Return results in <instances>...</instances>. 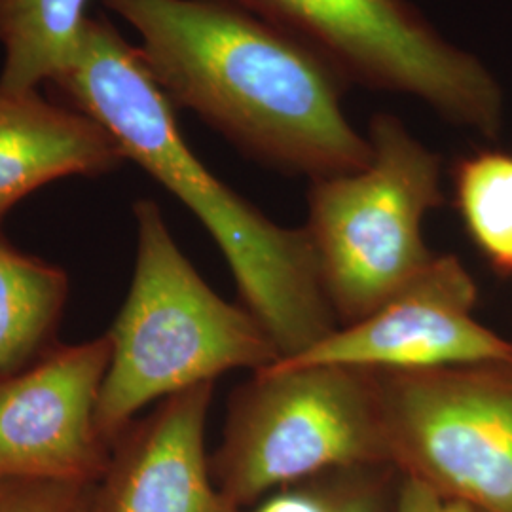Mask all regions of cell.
<instances>
[{
	"label": "cell",
	"instance_id": "obj_18",
	"mask_svg": "<svg viewBox=\"0 0 512 512\" xmlns=\"http://www.w3.org/2000/svg\"><path fill=\"white\" fill-rule=\"evenodd\" d=\"M440 512H484L480 509H476L469 503H463V501H450V499H442V507Z\"/></svg>",
	"mask_w": 512,
	"mask_h": 512
},
{
	"label": "cell",
	"instance_id": "obj_9",
	"mask_svg": "<svg viewBox=\"0 0 512 512\" xmlns=\"http://www.w3.org/2000/svg\"><path fill=\"white\" fill-rule=\"evenodd\" d=\"M109 334L57 348L0 378V480L95 486L112 448L97 427Z\"/></svg>",
	"mask_w": 512,
	"mask_h": 512
},
{
	"label": "cell",
	"instance_id": "obj_11",
	"mask_svg": "<svg viewBox=\"0 0 512 512\" xmlns=\"http://www.w3.org/2000/svg\"><path fill=\"white\" fill-rule=\"evenodd\" d=\"M126 162L92 116L46 101L38 90L0 88V222L38 188L67 177H97Z\"/></svg>",
	"mask_w": 512,
	"mask_h": 512
},
{
	"label": "cell",
	"instance_id": "obj_4",
	"mask_svg": "<svg viewBox=\"0 0 512 512\" xmlns=\"http://www.w3.org/2000/svg\"><path fill=\"white\" fill-rule=\"evenodd\" d=\"M365 169L311 181L304 226L338 325L378 310L433 262L423 220L444 203L442 162L387 112L370 120Z\"/></svg>",
	"mask_w": 512,
	"mask_h": 512
},
{
	"label": "cell",
	"instance_id": "obj_17",
	"mask_svg": "<svg viewBox=\"0 0 512 512\" xmlns=\"http://www.w3.org/2000/svg\"><path fill=\"white\" fill-rule=\"evenodd\" d=\"M442 497L418 480L403 476L397 512H440Z\"/></svg>",
	"mask_w": 512,
	"mask_h": 512
},
{
	"label": "cell",
	"instance_id": "obj_15",
	"mask_svg": "<svg viewBox=\"0 0 512 512\" xmlns=\"http://www.w3.org/2000/svg\"><path fill=\"white\" fill-rule=\"evenodd\" d=\"M329 512H397L403 475L391 465L325 473Z\"/></svg>",
	"mask_w": 512,
	"mask_h": 512
},
{
	"label": "cell",
	"instance_id": "obj_12",
	"mask_svg": "<svg viewBox=\"0 0 512 512\" xmlns=\"http://www.w3.org/2000/svg\"><path fill=\"white\" fill-rule=\"evenodd\" d=\"M90 0H0V88L35 92L74 61Z\"/></svg>",
	"mask_w": 512,
	"mask_h": 512
},
{
	"label": "cell",
	"instance_id": "obj_2",
	"mask_svg": "<svg viewBox=\"0 0 512 512\" xmlns=\"http://www.w3.org/2000/svg\"><path fill=\"white\" fill-rule=\"evenodd\" d=\"M74 109L92 116L126 162L143 167L202 222L219 245L243 306L289 359L338 329L304 228L268 219L217 179L188 147L175 107L107 18H90L71 67L54 82Z\"/></svg>",
	"mask_w": 512,
	"mask_h": 512
},
{
	"label": "cell",
	"instance_id": "obj_10",
	"mask_svg": "<svg viewBox=\"0 0 512 512\" xmlns=\"http://www.w3.org/2000/svg\"><path fill=\"white\" fill-rule=\"evenodd\" d=\"M215 384L160 401L112 446L90 512H247L220 494L205 452Z\"/></svg>",
	"mask_w": 512,
	"mask_h": 512
},
{
	"label": "cell",
	"instance_id": "obj_6",
	"mask_svg": "<svg viewBox=\"0 0 512 512\" xmlns=\"http://www.w3.org/2000/svg\"><path fill=\"white\" fill-rule=\"evenodd\" d=\"M302 38L378 92L420 99L442 120L495 139L503 93L490 71L448 42L408 0H228Z\"/></svg>",
	"mask_w": 512,
	"mask_h": 512
},
{
	"label": "cell",
	"instance_id": "obj_5",
	"mask_svg": "<svg viewBox=\"0 0 512 512\" xmlns=\"http://www.w3.org/2000/svg\"><path fill=\"white\" fill-rule=\"evenodd\" d=\"M209 463L220 494L241 511L327 471L391 465L372 372L329 365L256 370L232 393Z\"/></svg>",
	"mask_w": 512,
	"mask_h": 512
},
{
	"label": "cell",
	"instance_id": "obj_3",
	"mask_svg": "<svg viewBox=\"0 0 512 512\" xmlns=\"http://www.w3.org/2000/svg\"><path fill=\"white\" fill-rule=\"evenodd\" d=\"M135 270L109 336V370L97 404V427L110 448L148 404L279 361L266 329L245 306L215 293L173 238L160 205H133Z\"/></svg>",
	"mask_w": 512,
	"mask_h": 512
},
{
	"label": "cell",
	"instance_id": "obj_16",
	"mask_svg": "<svg viewBox=\"0 0 512 512\" xmlns=\"http://www.w3.org/2000/svg\"><path fill=\"white\" fill-rule=\"evenodd\" d=\"M95 486L0 480V512H90Z\"/></svg>",
	"mask_w": 512,
	"mask_h": 512
},
{
	"label": "cell",
	"instance_id": "obj_14",
	"mask_svg": "<svg viewBox=\"0 0 512 512\" xmlns=\"http://www.w3.org/2000/svg\"><path fill=\"white\" fill-rule=\"evenodd\" d=\"M452 186L467 236L497 274L512 277V152L484 148L461 156Z\"/></svg>",
	"mask_w": 512,
	"mask_h": 512
},
{
	"label": "cell",
	"instance_id": "obj_1",
	"mask_svg": "<svg viewBox=\"0 0 512 512\" xmlns=\"http://www.w3.org/2000/svg\"><path fill=\"white\" fill-rule=\"evenodd\" d=\"M141 38L173 107L243 154L311 181L365 169L374 150L342 107L349 84L327 55L228 0H101Z\"/></svg>",
	"mask_w": 512,
	"mask_h": 512
},
{
	"label": "cell",
	"instance_id": "obj_13",
	"mask_svg": "<svg viewBox=\"0 0 512 512\" xmlns=\"http://www.w3.org/2000/svg\"><path fill=\"white\" fill-rule=\"evenodd\" d=\"M67 274L0 238V378L33 365L59 323Z\"/></svg>",
	"mask_w": 512,
	"mask_h": 512
},
{
	"label": "cell",
	"instance_id": "obj_8",
	"mask_svg": "<svg viewBox=\"0 0 512 512\" xmlns=\"http://www.w3.org/2000/svg\"><path fill=\"white\" fill-rule=\"evenodd\" d=\"M478 287L456 255L433 262L363 319L272 366H348L372 372L511 361L512 340L475 317Z\"/></svg>",
	"mask_w": 512,
	"mask_h": 512
},
{
	"label": "cell",
	"instance_id": "obj_7",
	"mask_svg": "<svg viewBox=\"0 0 512 512\" xmlns=\"http://www.w3.org/2000/svg\"><path fill=\"white\" fill-rule=\"evenodd\" d=\"M372 376L401 475L442 499L512 512V359Z\"/></svg>",
	"mask_w": 512,
	"mask_h": 512
}]
</instances>
